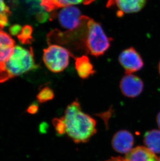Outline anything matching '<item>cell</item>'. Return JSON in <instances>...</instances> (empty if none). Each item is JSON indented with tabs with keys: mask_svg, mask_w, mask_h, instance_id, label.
Masks as SVG:
<instances>
[{
	"mask_svg": "<svg viewBox=\"0 0 160 161\" xmlns=\"http://www.w3.org/2000/svg\"><path fill=\"white\" fill-rule=\"evenodd\" d=\"M52 123L56 131L59 135H63L66 133V125L63 117L55 118L52 120Z\"/></svg>",
	"mask_w": 160,
	"mask_h": 161,
	"instance_id": "obj_18",
	"label": "cell"
},
{
	"mask_svg": "<svg viewBox=\"0 0 160 161\" xmlns=\"http://www.w3.org/2000/svg\"><path fill=\"white\" fill-rule=\"evenodd\" d=\"M95 0H86V1L85 2L84 4L88 5L89 4H91V3H92Z\"/></svg>",
	"mask_w": 160,
	"mask_h": 161,
	"instance_id": "obj_23",
	"label": "cell"
},
{
	"mask_svg": "<svg viewBox=\"0 0 160 161\" xmlns=\"http://www.w3.org/2000/svg\"><path fill=\"white\" fill-rule=\"evenodd\" d=\"M157 124H158V126H159V128H160V112L159 113L158 115H157Z\"/></svg>",
	"mask_w": 160,
	"mask_h": 161,
	"instance_id": "obj_22",
	"label": "cell"
},
{
	"mask_svg": "<svg viewBox=\"0 0 160 161\" xmlns=\"http://www.w3.org/2000/svg\"><path fill=\"white\" fill-rule=\"evenodd\" d=\"M11 15L10 8L5 3L4 0H0V25L4 27L7 26Z\"/></svg>",
	"mask_w": 160,
	"mask_h": 161,
	"instance_id": "obj_16",
	"label": "cell"
},
{
	"mask_svg": "<svg viewBox=\"0 0 160 161\" xmlns=\"http://www.w3.org/2000/svg\"><path fill=\"white\" fill-rule=\"evenodd\" d=\"M21 28H22V26H20L19 25L16 24L13 25L9 28V31L10 34L12 35L16 36L18 33L21 30Z\"/></svg>",
	"mask_w": 160,
	"mask_h": 161,
	"instance_id": "obj_19",
	"label": "cell"
},
{
	"mask_svg": "<svg viewBox=\"0 0 160 161\" xmlns=\"http://www.w3.org/2000/svg\"><path fill=\"white\" fill-rule=\"evenodd\" d=\"M104 161H126L125 159L123 158L122 157H112L111 158H110L109 160H106Z\"/></svg>",
	"mask_w": 160,
	"mask_h": 161,
	"instance_id": "obj_21",
	"label": "cell"
},
{
	"mask_svg": "<svg viewBox=\"0 0 160 161\" xmlns=\"http://www.w3.org/2000/svg\"><path fill=\"white\" fill-rule=\"evenodd\" d=\"M85 44L86 50L93 56H101L107 51L112 39L104 32L101 25L88 17Z\"/></svg>",
	"mask_w": 160,
	"mask_h": 161,
	"instance_id": "obj_3",
	"label": "cell"
},
{
	"mask_svg": "<svg viewBox=\"0 0 160 161\" xmlns=\"http://www.w3.org/2000/svg\"><path fill=\"white\" fill-rule=\"evenodd\" d=\"M86 17V16L82 15L80 9L74 5L62 8L57 15L61 26L69 31L77 29L85 23Z\"/></svg>",
	"mask_w": 160,
	"mask_h": 161,
	"instance_id": "obj_5",
	"label": "cell"
},
{
	"mask_svg": "<svg viewBox=\"0 0 160 161\" xmlns=\"http://www.w3.org/2000/svg\"><path fill=\"white\" fill-rule=\"evenodd\" d=\"M134 139L131 132L126 130L118 131L112 138V147L120 153H128L131 150Z\"/></svg>",
	"mask_w": 160,
	"mask_h": 161,
	"instance_id": "obj_9",
	"label": "cell"
},
{
	"mask_svg": "<svg viewBox=\"0 0 160 161\" xmlns=\"http://www.w3.org/2000/svg\"><path fill=\"white\" fill-rule=\"evenodd\" d=\"M147 0H108L107 7L117 9V15L138 12L144 8Z\"/></svg>",
	"mask_w": 160,
	"mask_h": 161,
	"instance_id": "obj_8",
	"label": "cell"
},
{
	"mask_svg": "<svg viewBox=\"0 0 160 161\" xmlns=\"http://www.w3.org/2000/svg\"><path fill=\"white\" fill-rule=\"evenodd\" d=\"M75 68L77 75L83 79H88L95 73L93 65L86 55L76 58Z\"/></svg>",
	"mask_w": 160,
	"mask_h": 161,
	"instance_id": "obj_12",
	"label": "cell"
},
{
	"mask_svg": "<svg viewBox=\"0 0 160 161\" xmlns=\"http://www.w3.org/2000/svg\"><path fill=\"white\" fill-rule=\"evenodd\" d=\"M86 0H41V5L47 12H52L59 8L83 3Z\"/></svg>",
	"mask_w": 160,
	"mask_h": 161,
	"instance_id": "obj_13",
	"label": "cell"
},
{
	"mask_svg": "<svg viewBox=\"0 0 160 161\" xmlns=\"http://www.w3.org/2000/svg\"><path fill=\"white\" fill-rule=\"evenodd\" d=\"M39 111V105L36 103H33L31 104L28 108L27 111L28 113H29L30 114H35L38 112Z\"/></svg>",
	"mask_w": 160,
	"mask_h": 161,
	"instance_id": "obj_20",
	"label": "cell"
},
{
	"mask_svg": "<svg viewBox=\"0 0 160 161\" xmlns=\"http://www.w3.org/2000/svg\"><path fill=\"white\" fill-rule=\"evenodd\" d=\"M73 55L68 49L57 44H51L43 50V59L47 69L55 73H61L68 67Z\"/></svg>",
	"mask_w": 160,
	"mask_h": 161,
	"instance_id": "obj_4",
	"label": "cell"
},
{
	"mask_svg": "<svg viewBox=\"0 0 160 161\" xmlns=\"http://www.w3.org/2000/svg\"><path fill=\"white\" fill-rule=\"evenodd\" d=\"M144 82L141 78L133 74H125L120 82L122 94L128 97H136L142 93Z\"/></svg>",
	"mask_w": 160,
	"mask_h": 161,
	"instance_id": "obj_7",
	"label": "cell"
},
{
	"mask_svg": "<svg viewBox=\"0 0 160 161\" xmlns=\"http://www.w3.org/2000/svg\"><path fill=\"white\" fill-rule=\"evenodd\" d=\"M32 47L16 46L11 56L0 63V84L37 69Z\"/></svg>",
	"mask_w": 160,
	"mask_h": 161,
	"instance_id": "obj_2",
	"label": "cell"
},
{
	"mask_svg": "<svg viewBox=\"0 0 160 161\" xmlns=\"http://www.w3.org/2000/svg\"><path fill=\"white\" fill-rule=\"evenodd\" d=\"M0 25V63L11 56L15 47V42L10 35L3 31Z\"/></svg>",
	"mask_w": 160,
	"mask_h": 161,
	"instance_id": "obj_10",
	"label": "cell"
},
{
	"mask_svg": "<svg viewBox=\"0 0 160 161\" xmlns=\"http://www.w3.org/2000/svg\"><path fill=\"white\" fill-rule=\"evenodd\" d=\"M144 142L151 151L154 153H160V130L153 129L146 132Z\"/></svg>",
	"mask_w": 160,
	"mask_h": 161,
	"instance_id": "obj_14",
	"label": "cell"
},
{
	"mask_svg": "<svg viewBox=\"0 0 160 161\" xmlns=\"http://www.w3.org/2000/svg\"><path fill=\"white\" fill-rule=\"evenodd\" d=\"M54 96V92L53 90L50 87L46 86L41 89L37 94L36 98L40 103H43L53 100Z\"/></svg>",
	"mask_w": 160,
	"mask_h": 161,
	"instance_id": "obj_17",
	"label": "cell"
},
{
	"mask_svg": "<svg viewBox=\"0 0 160 161\" xmlns=\"http://www.w3.org/2000/svg\"><path fill=\"white\" fill-rule=\"evenodd\" d=\"M159 73H160V63H159Z\"/></svg>",
	"mask_w": 160,
	"mask_h": 161,
	"instance_id": "obj_24",
	"label": "cell"
},
{
	"mask_svg": "<svg viewBox=\"0 0 160 161\" xmlns=\"http://www.w3.org/2000/svg\"><path fill=\"white\" fill-rule=\"evenodd\" d=\"M147 147L138 146L126 155V161H158L157 157Z\"/></svg>",
	"mask_w": 160,
	"mask_h": 161,
	"instance_id": "obj_11",
	"label": "cell"
},
{
	"mask_svg": "<svg viewBox=\"0 0 160 161\" xmlns=\"http://www.w3.org/2000/svg\"><path fill=\"white\" fill-rule=\"evenodd\" d=\"M160 161V158H159V161Z\"/></svg>",
	"mask_w": 160,
	"mask_h": 161,
	"instance_id": "obj_25",
	"label": "cell"
},
{
	"mask_svg": "<svg viewBox=\"0 0 160 161\" xmlns=\"http://www.w3.org/2000/svg\"><path fill=\"white\" fill-rule=\"evenodd\" d=\"M63 119L66 133L75 143L87 142L96 134L95 119L82 111L77 100L67 107Z\"/></svg>",
	"mask_w": 160,
	"mask_h": 161,
	"instance_id": "obj_1",
	"label": "cell"
},
{
	"mask_svg": "<svg viewBox=\"0 0 160 161\" xmlns=\"http://www.w3.org/2000/svg\"><path fill=\"white\" fill-rule=\"evenodd\" d=\"M119 61L125 74H133L144 67V62L141 55L134 47L125 49L120 54Z\"/></svg>",
	"mask_w": 160,
	"mask_h": 161,
	"instance_id": "obj_6",
	"label": "cell"
},
{
	"mask_svg": "<svg viewBox=\"0 0 160 161\" xmlns=\"http://www.w3.org/2000/svg\"><path fill=\"white\" fill-rule=\"evenodd\" d=\"M33 28L30 25H25L21 28L19 32L16 36L18 40L23 44H30L32 41Z\"/></svg>",
	"mask_w": 160,
	"mask_h": 161,
	"instance_id": "obj_15",
	"label": "cell"
}]
</instances>
